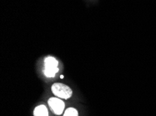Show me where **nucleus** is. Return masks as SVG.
Listing matches in <instances>:
<instances>
[{"label": "nucleus", "mask_w": 156, "mask_h": 116, "mask_svg": "<svg viewBox=\"0 0 156 116\" xmlns=\"http://www.w3.org/2000/svg\"><path fill=\"white\" fill-rule=\"evenodd\" d=\"M51 91L58 98L67 99L72 95V91L67 85L55 83L51 87Z\"/></svg>", "instance_id": "1"}, {"label": "nucleus", "mask_w": 156, "mask_h": 116, "mask_svg": "<svg viewBox=\"0 0 156 116\" xmlns=\"http://www.w3.org/2000/svg\"><path fill=\"white\" fill-rule=\"evenodd\" d=\"M45 70L44 75L47 77H54L58 72V62L55 58L47 57L44 61Z\"/></svg>", "instance_id": "2"}, {"label": "nucleus", "mask_w": 156, "mask_h": 116, "mask_svg": "<svg viewBox=\"0 0 156 116\" xmlns=\"http://www.w3.org/2000/svg\"><path fill=\"white\" fill-rule=\"evenodd\" d=\"M48 104L51 110L56 115H61L65 108V103L60 99L57 98H51L48 99Z\"/></svg>", "instance_id": "3"}, {"label": "nucleus", "mask_w": 156, "mask_h": 116, "mask_svg": "<svg viewBox=\"0 0 156 116\" xmlns=\"http://www.w3.org/2000/svg\"><path fill=\"white\" fill-rule=\"evenodd\" d=\"M34 116H48V109L44 105L37 106L34 111Z\"/></svg>", "instance_id": "4"}, {"label": "nucleus", "mask_w": 156, "mask_h": 116, "mask_svg": "<svg viewBox=\"0 0 156 116\" xmlns=\"http://www.w3.org/2000/svg\"><path fill=\"white\" fill-rule=\"evenodd\" d=\"M63 116H79L77 110L74 108H69L65 111Z\"/></svg>", "instance_id": "5"}, {"label": "nucleus", "mask_w": 156, "mask_h": 116, "mask_svg": "<svg viewBox=\"0 0 156 116\" xmlns=\"http://www.w3.org/2000/svg\"><path fill=\"white\" fill-rule=\"evenodd\" d=\"M60 78H61V79H63L64 76H63V75H61V76H60Z\"/></svg>", "instance_id": "6"}]
</instances>
